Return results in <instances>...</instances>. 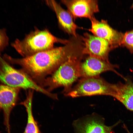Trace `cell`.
I'll return each mask as SVG.
<instances>
[{
    "label": "cell",
    "instance_id": "cell-3",
    "mask_svg": "<svg viewBox=\"0 0 133 133\" xmlns=\"http://www.w3.org/2000/svg\"><path fill=\"white\" fill-rule=\"evenodd\" d=\"M68 41V39L55 36L48 29H36L27 35L22 40L17 39L11 45L23 57H25L51 49L56 43L65 45Z\"/></svg>",
    "mask_w": 133,
    "mask_h": 133
},
{
    "label": "cell",
    "instance_id": "cell-6",
    "mask_svg": "<svg viewBox=\"0 0 133 133\" xmlns=\"http://www.w3.org/2000/svg\"><path fill=\"white\" fill-rule=\"evenodd\" d=\"M118 65L88 55L82 61L80 66V75L81 78H89L100 76L107 71H113L124 79L125 77L116 70Z\"/></svg>",
    "mask_w": 133,
    "mask_h": 133
},
{
    "label": "cell",
    "instance_id": "cell-12",
    "mask_svg": "<svg viewBox=\"0 0 133 133\" xmlns=\"http://www.w3.org/2000/svg\"><path fill=\"white\" fill-rule=\"evenodd\" d=\"M45 2L55 13L60 28L72 36H77L78 34L77 30L81 28L74 23L73 17L68 12L54 0H46Z\"/></svg>",
    "mask_w": 133,
    "mask_h": 133
},
{
    "label": "cell",
    "instance_id": "cell-13",
    "mask_svg": "<svg viewBox=\"0 0 133 133\" xmlns=\"http://www.w3.org/2000/svg\"><path fill=\"white\" fill-rule=\"evenodd\" d=\"M125 82L114 84L112 97L121 103L128 110L133 112V83L126 78Z\"/></svg>",
    "mask_w": 133,
    "mask_h": 133
},
{
    "label": "cell",
    "instance_id": "cell-15",
    "mask_svg": "<svg viewBox=\"0 0 133 133\" xmlns=\"http://www.w3.org/2000/svg\"><path fill=\"white\" fill-rule=\"evenodd\" d=\"M121 45L126 47L131 53H133V29L124 34Z\"/></svg>",
    "mask_w": 133,
    "mask_h": 133
},
{
    "label": "cell",
    "instance_id": "cell-2",
    "mask_svg": "<svg viewBox=\"0 0 133 133\" xmlns=\"http://www.w3.org/2000/svg\"><path fill=\"white\" fill-rule=\"evenodd\" d=\"M83 47L79 49L62 63L40 85L49 92L63 87L65 95L72 88L73 84L80 77V66L84 55Z\"/></svg>",
    "mask_w": 133,
    "mask_h": 133
},
{
    "label": "cell",
    "instance_id": "cell-18",
    "mask_svg": "<svg viewBox=\"0 0 133 133\" xmlns=\"http://www.w3.org/2000/svg\"></svg>",
    "mask_w": 133,
    "mask_h": 133
},
{
    "label": "cell",
    "instance_id": "cell-5",
    "mask_svg": "<svg viewBox=\"0 0 133 133\" xmlns=\"http://www.w3.org/2000/svg\"><path fill=\"white\" fill-rule=\"evenodd\" d=\"M113 91V84L99 76L81 78L65 95L73 98L100 95L112 97Z\"/></svg>",
    "mask_w": 133,
    "mask_h": 133
},
{
    "label": "cell",
    "instance_id": "cell-17",
    "mask_svg": "<svg viewBox=\"0 0 133 133\" xmlns=\"http://www.w3.org/2000/svg\"><path fill=\"white\" fill-rule=\"evenodd\" d=\"M123 126V128L126 131L127 133H131L128 130L127 127L125 124H124Z\"/></svg>",
    "mask_w": 133,
    "mask_h": 133
},
{
    "label": "cell",
    "instance_id": "cell-14",
    "mask_svg": "<svg viewBox=\"0 0 133 133\" xmlns=\"http://www.w3.org/2000/svg\"><path fill=\"white\" fill-rule=\"evenodd\" d=\"M33 90H29L26 98L20 104L26 108L27 114V121L23 133H41L37 122L35 120L32 112V102Z\"/></svg>",
    "mask_w": 133,
    "mask_h": 133
},
{
    "label": "cell",
    "instance_id": "cell-16",
    "mask_svg": "<svg viewBox=\"0 0 133 133\" xmlns=\"http://www.w3.org/2000/svg\"><path fill=\"white\" fill-rule=\"evenodd\" d=\"M9 38L5 28L0 29V55L1 53L8 46Z\"/></svg>",
    "mask_w": 133,
    "mask_h": 133
},
{
    "label": "cell",
    "instance_id": "cell-9",
    "mask_svg": "<svg viewBox=\"0 0 133 133\" xmlns=\"http://www.w3.org/2000/svg\"><path fill=\"white\" fill-rule=\"evenodd\" d=\"M119 120L111 126L104 123L103 119L93 114L76 120L74 123L76 133H112L113 129L119 124Z\"/></svg>",
    "mask_w": 133,
    "mask_h": 133
},
{
    "label": "cell",
    "instance_id": "cell-10",
    "mask_svg": "<svg viewBox=\"0 0 133 133\" xmlns=\"http://www.w3.org/2000/svg\"><path fill=\"white\" fill-rule=\"evenodd\" d=\"M67 11L73 19L84 17L90 19L94 14L99 12L98 2L96 0H62Z\"/></svg>",
    "mask_w": 133,
    "mask_h": 133
},
{
    "label": "cell",
    "instance_id": "cell-4",
    "mask_svg": "<svg viewBox=\"0 0 133 133\" xmlns=\"http://www.w3.org/2000/svg\"><path fill=\"white\" fill-rule=\"evenodd\" d=\"M0 82L13 87L35 90L52 99L55 96L54 93L42 87L21 69L14 68L0 56Z\"/></svg>",
    "mask_w": 133,
    "mask_h": 133
},
{
    "label": "cell",
    "instance_id": "cell-8",
    "mask_svg": "<svg viewBox=\"0 0 133 133\" xmlns=\"http://www.w3.org/2000/svg\"><path fill=\"white\" fill-rule=\"evenodd\" d=\"M89 19L91 25L88 30L93 35L107 41L113 49L121 45L124 34L112 28L106 20L99 21L94 16Z\"/></svg>",
    "mask_w": 133,
    "mask_h": 133
},
{
    "label": "cell",
    "instance_id": "cell-1",
    "mask_svg": "<svg viewBox=\"0 0 133 133\" xmlns=\"http://www.w3.org/2000/svg\"><path fill=\"white\" fill-rule=\"evenodd\" d=\"M82 45L79 37L72 36L63 46L21 58H13L6 54L3 57L9 63L20 66L21 69L40 85L47 76L52 74Z\"/></svg>",
    "mask_w": 133,
    "mask_h": 133
},
{
    "label": "cell",
    "instance_id": "cell-11",
    "mask_svg": "<svg viewBox=\"0 0 133 133\" xmlns=\"http://www.w3.org/2000/svg\"><path fill=\"white\" fill-rule=\"evenodd\" d=\"M20 89L3 84L0 85V108L3 112L4 123L7 133H11L10 115L16 104Z\"/></svg>",
    "mask_w": 133,
    "mask_h": 133
},
{
    "label": "cell",
    "instance_id": "cell-7",
    "mask_svg": "<svg viewBox=\"0 0 133 133\" xmlns=\"http://www.w3.org/2000/svg\"><path fill=\"white\" fill-rule=\"evenodd\" d=\"M81 36L83 43V53L85 55L109 61V53L113 49L107 41L87 32Z\"/></svg>",
    "mask_w": 133,
    "mask_h": 133
}]
</instances>
